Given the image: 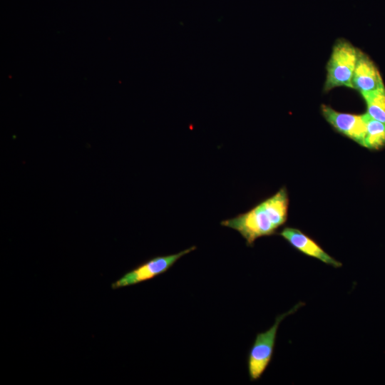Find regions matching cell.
Listing matches in <instances>:
<instances>
[{
	"mask_svg": "<svg viewBox=\"0 0 385 385\" xmlns=\"http://www.w3.org/2000/svg\"><path fill=\"white\" fill-rule=\"evenodd\" d=\"M289 197L284 187L246 212L225 220L220 225L238 232L247 246L258 238L275 234L287 221Z\"/></svg>",
	"mask_w": 385,
	"mask_h": 385,
	"instance_id": "1",
	"label": "cell"
},
{
	"mask_svg": "<svg viewBox=\"0 0 385 385\" xmlns=\"http://www.w3.org/2000/svg\"><path fill=\"white\" fill-rule=\"evenodd\" d=\"M303 305V302H299L287 312L278 315L269 329L257 334L247 356V369L251 381L258 380L270 364L274 353L277 330L282 321Z\"/></svg>",
	"mask_w": 385,
	"mask_h": 385,
	"instance_id": "2",
	"label": "cell"
},
{
	"mask_svg": "<svg viewBox=\"0 0 385 385\" xmlns=\"http://www.w3.org/2000/svg\"><path fill=\"white\" fill-rule=\"evenodd\" d=\"M358 49L349 41L340 39L334 44L327 66L324 91L335 87L353 88L352 78L357 60Z\"/></svg>",
	"mask_w": 385,
	"mask_h": 385,
	"instance_id": "3",
	"label": "cell"
},
{
	"mask_svg": "<svg viewBox=\"0 0 385 385\" xmlns=\"http://www.w3.org/2000/svg\"><path fill=\"white\" fill-rule=\"evenodd\" d=\"M196 249L190 247L175 254L154 257L125 273L111 284L113 289L135 285L158 277L170 270L184 255Z\"/></svg>",
	"mask_w": 385,
	"mask_h": 385,
	"instance_id": "4",
	"label": "cell"
},
{
	"mask_svg": "<svg viewBox=\"0 0 385 385\" xmlns=\"http://www.w3.org/2000/svg\"><path fill=\"white\" fill-rule=\"evenodd\" d=\"M321 110L326 120L337 131L363 146L366 134L365 113H340L326 105H322Z\"/></svg>",
	"mask_w": 385,
	"mask_h": 385,
	"instance_id": "5",
	"label": "cell"
},
{
	"mask_svg": "<svg viewBox=\"0 0 385 385\" xmlns=\"http://www.w3.org/2000/svg\"><path fill=\"white\" fill-rule=\"evenodd\" d=\"M279 235L301 253L335 268L342 264L329 255L317 242L297 228L286 227Z\"/></svg>",
	"mask_w": 385,
	"mask_h": 385,
	"instance_id": "6",
	"label": "cell"
},
{
	"mask_svg": "<svg viewBox=\"0 0 385 385\" xmlns=\"http://www.w3.org/2000/svg\"><path fill=\"white\" fill-rule=\"evenodd\" d=\"M352 85L353 88L359 91L361 94L369 93L384 86L376 66L366 54L359 49Z\"/></svg>",
	"mask_w": 385,
	"mask_h": 385,
	"instance_id": "7",
	"label": "cell"
},
{
	"mask_svg": "<svg viewBox=\"0 0 385 385\" xmlns=\"http://www.w3.org/2000/svg\"><path fill=\"white\" fill-rule=\"evenodd\" d=\"M366 134L363 147L377 150L385 146V124L365 113Z\"/></svg>",
	"mask_w": 385,
	"mask_h": 385,
	"instance_id": "8",
	"label": "cell"
},
{
	"mask_svg": "<svg viewBox=\"0 0 385 385\" xmlns=\"http://www.w3.org/2000/svg\"><path fill=\"white\" fill-rule=\"evenodd\" d=\"M367 108L366 113L372 118L385 124V88L361 94Z\"/></svg>",
	"mask_w": 385,
	"mask_h": 385,
	"instance_id": "9",
	"label": "cell"
}]
</instances>
